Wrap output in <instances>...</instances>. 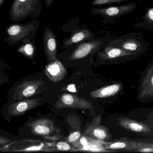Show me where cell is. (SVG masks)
I'll return each instance as SVG.
<instances>
[{
    "label": "cell",
    "instance_id": "obj_1",
    "mask_svg": "<svg viewBox=\"0 0 153 153\" xmlns=\"http://www.w3.org/2000/svg\"><path fill=\"white\" fill-rule=\"evenodd\" d=\"M114 38L108 32L105 31L104 36L95 37L71 46L66 49V53L68 54L65 59L73 62L91 58L93 55L97 54L100 49L108 45Z\"/></svg>",
    "mask_w": 153,
    "mask_h": 153
},
{
    "label": "cell",
    "instance_id": "obj_2",
    "mask_svg": "<svg viewBox=\"0 0 153 153\" xmlns=\"http://www.w3.org/2000/svg\"><path fill=\"white\" fill-rule=\"evenodd\" d=\"M46 83L40 79H19L10 88L7 102L25 99L38 95L45 89Z\"/></svg>",
    "mask_w": 153,
    "mask_h": 153
},
{
    "label": "cell",
    "instance_id": "obj_3",
    "mask_svg": "<svg viewBox=\"0 0 153 153\" xmlns=\"http://www.w3.org/2000/svg\"><path fill=\"white\" fill-rule=\"evenodd\" d=\"M40 22L32 20L25 23L9 25L5 31L7 36L3 41L10 46L34 39L40 26Z\"/></svg>",
    "mask_w": 153,
    "mask_h": 153
},
{
    "label": "cell",
    "instance_id": "obj_4",
    "mask_svg": "<svg viewBox=\"0 0 153 153\" xmlns=\"http://www.w3.org/2000/svg\"><path fill=\"white\" fill-rule=\"evenodd\" d=\"M116 123L125 134L123 137L132 139L153 138V129L130 116L117 117Z\"/></svg>",
    "mask_w": 153,
    "mask_h": 153
},
{
    "label": "cell",
    "instance_id": "obj_5",
    "mask_svg": "<svg viewBox=\"0 0 153 153\" xmlns=\"http://www.w3.org/2000/svg\"><path fill=\"white\" fill-rule=\"evenodd\" d=\"M56 152L52 143H48L37 139L22 138L0 146V152L18 153L30 152Z\"/></svg>",
    "mask_w": 153,
    "mask_h": 153
},
{
    "label": "cell",
    "instance_id": "obj_6",
    "mask_svg": "<svg viewBox=\"0 0 153 153\" xmlns=\"http://www.w3.org/2000/svg\"><path fill=\"white\" fill-rule=\"evenodd\" d=\"M21 129H27L30 134L48 140H56L60 137V131L53 120L46 118L28 120Z\"/></svg>",
    "mask_w": 153,
    "mask_h": 153
},
{
    "label": "cell",
    "instance_id": "obj_7",
    "mask_svg": "<svg viewBox=\"0 0 153 153\" xmlns=\"http://www.w3.org/2000/svg\"><path fill=\"white\" fill-rule=\"evenodd\" d=\"M42 10L41 0H13L10 10V18L13 22H20L27 17H39Z\"/></svg>",
    "mask_w": 153,
    "mask_h": 153
},
{
    "label": "cell",
    "instance_id": "obj_8",
    "mask_svg": "<svg viewBox=\"0 0 153 153\" xmlns=\"http://www.w3.org/2000/svg\"><path fill=\"white\" fill-rule=\"evenodd\" d=\"M109 45L142 55L149 50L150 46L141 32H130L114 38Z\"/></svg>",
    "mask_w": 153,
    "mask_h": 153
},
{
    "label": "cell",
    "instance_id": "obj_9",
    "mask_svg": "<svg viewBox=\"0 0 153 153\" xmlns=\"http://www.w3.org/2000/svg\"><path fill=\"white\" fill-rule=\"evenodd\" d=\"M41 98H29L11 102H7L1 110L5 121L10 122L13 118L24 116L27 112L40 106Z\"/></svg>",
    "mask_w": 153,
    "mask_h": 153
},
{
    "label": "cell",
    "instance_id": "obj_10",
    "mask_svg": "<svg viewBox=\"0 0 153 153\" xmlns=\"http://www.w3.org/2000/svg\"><path fill=\"white\" fill-rule=\"evenodd\" d=\"M136 7V4L134 2L121 5L95 6L91 9L90 14L103 17L101 23L107 24L112 23L116 19L132 12Z\"/></svg>",
    "mask_w": 153,
    "mask_h": 153
},
{
    "label": "cell",
    "instance_id": "obj_11",
    "mask_svg": "<svg viewBox=\"0 0 153 153\" xmlns=\"http://www.w3.org/2000/svg\"><path fill=\"white\" fill-rule=\"evenodd\" d=\"M139 74L137 100L141 103H152L153 102V59L148 62Z\"/></svg>",
    "mask_w": 153,
    "mask_h": 153
},
{
    "label": "cell",
    "instance_id": "obj_12",
    "mask_svg": "<svg viewBox=\"0 0 153 153\" xmlns=\"http://www.w3.org/2000/svg\"><path fill=\"white\" fill-rule=\"evenodd\" d=\"M96 54L97 59L99 61L113 62L116 63H126L136 60L142 56L137 53L111 46L109 44L100 49Z\"/></svg>",
    "mask_w": 153,
    "mask_h": 153
},
{
    "label": "cell",
    "instance_id": "obj_13",
    "mask_svg": "<svg viewBox=\"0 0 153 153\" xmlns=\"http://www.w3.org/2000/svg\"><path fill=\"white\" fill-rule=\"evenodd\" d=\"M55 107L58 109L72 108L92 110L94 108L91 101L69 93L61 95L55 104Z\"/></svg>",
    "mask_w": 153,
    "mask_h": 153
},
{
    "label": "cell",
    "instance_id": "obj_14",
    "mask_svg": "<svg viewBox=\"0 0 153 153\" xmlns=\"http://www.w3.org/2000/svg\"><path fill=\"white\" fill-rule=\"evenodd\" d=\"M102 119L98 115L93 119L91 124L85 129L84 134L88 138L104 142H108L111 138V134L108 128L101 124Z\"/></svg>",
    "mask_w": 153,
    "mask_h": 153
},
{
    "label": "cell",
    "instance_id": "obj_15",
    "mask_svg": "<svg viewBox=\"0 0 153 153\" xmlns=\"http://www.w3.org/2000/svg\"><path fill=\"white\" fill-rule=\"evenodd\" d=\"M99 34V33H94L85 25L77 27L71 33L69 37L65 38L63 40L61 48H68L71 46L95 37Z\"/></svg>",
    "mask_w": 153,
    "mask_h": 153
},
{
    "label": "cell",
    "instance_id": "obj_16",
    "mask_svg": "<svg viewBox=\"0 0 153 153\" xmlns=\"http://www.w3.org/2000/svg\"><path fill=\"white\" fill-rule=\"evenodd\" d=\"M43 46L45 56L49 63L57 59L58 40L56 35L49 27H46L44 31Z\"/></svg>",
    "mask_w": 153,
    "mask_h": 153
},
{
    "label": "cell",
    "instance_id": "obj_17",
    "mask_svg": "<svg viewBox=\"0 0 153 153\" xmlns=\"http://www.w3.org/2000/svg\"><path fill=\"white\" fill-rule=\"evenodd\" d=\"M45 73L48 79L54 83L61 81L67 74L66 68L58 58L46 66Z\"/></svg>",
    "mask_w": 153,
    "mask_h": 153
},
{
    "label": "cell",
    "instance_id": "obj_18",
    "mask_svg": "<svg viewBox=\"0 0 153 153\" xmlns=\"http://www.w3.org/2000/svg\"><path fill=\"white\" fill-rule=\"evenodd\" d=\"M124 89V84L121 82L116 83L102 87L91 92L90 97L94 99H102L114 97L121 93Z\"/></svg>",
    "mask_w": 153,
    "mask_h": 153
},
{
    "label": "cell",
    "instance_id": "obj_19",
    "mask_svg": "<svg viewBox=\"0 0 153 153\" xmlns=\"http://www.w3.org/2000/svg\"><path fill=\"white\" fill-rule=\"evenodd\" d=\"M128 116L153 129V108L134 109L130 111Z\"/></svg>",
    "mask_w": 153,
    "mask_h": 153
},
{
    "label": "cell",
    "instance_id": "obj_20",
    "mask_svg": "<svg viewBox=\"0 0 153 153\" xmlns=\"http://www.w3.org/2000/svg\"><path fill=\"white\" fill-rule=\"evenodd\" d=\"M36 47L34 39L28 42H23L18 48V52L22 55L30 59L34 58Z\"/></svg>",
    "mask_w": 153,
    "mask_h": 153
},
{
    "label": "cell",
    "instance_id": "obj_21",
    "mask_svg": "<svg viewBox=\"0 0 153 153\" xmlns=\"http://www.w3.org/2000/svg\"><path fill=\"white\" fill-rule=\"evenodd\" d=\"M143 19V21L135 24L134 27L153 31V7H149L147 9Z\"/></svg>",
    "mask_w": 153,
    "mask_h": 153
},
{
    "label": "cell",
    "instance_id": "obj_22",
    "mask_svg": "<svg viewBox=\"0 0 153 153\" xmlns=\"http://www.w3.org/2000/svg\"><path fill=\"white\" fill-rule=\"evenodd\" d=\"M9 66L2 60H0V86L10 82V76L7 72Z\"/></svg>",
    "mask_w": 153,
    "mask_h": 153
},
{
    "label": "cell",
    "instance_id": "obj_23",
    "mask_svg": "<svg viewBox=\"0 0 153 153\" xmlns=\"http://www.w3.org/2000/svg\"><path fill=\"white\" fill-rule=\"evenodd\" d=\"M17 139L16 136L0 129V146L10 143Z\"/></svg>",
    "mask_w": 153,
    "mask_h": 153
},
{
    "label": "cell",
    "instance_id": "obj_24",
    "mask_svg": "<svg viewBox=\"0 0 153 153\" xmlns=\"http://www.w3.org/2000/svg\"><path fill=\"white\" fill-rule=\"evenodd\" d=\"M53 146L56 152V151H63V152H68V151H73L75 150L74 148L72 147L68 143L65 141H60L57 143L54 142L52 143Z\"/></svg>",
    "mask_w": 153,
    "mask_h": 153
},
{
    "label": "cell",
    "instance_id": "obj_25",
    "mask_svg": "<svg viewBox=\"0 0 153 153\" xmlns=\"http://www.w3.org/2000/svg\"><path fill=\"white\" fill-rule=\"evenodd\" d=\"M128 1L130 0H93L91 3V4L93 7L102 6Z\"/></svg>",
    "mask_w": 153,
    "mask_h": 153
},
{
    "label": "cell",
    "instance_id": "obj_26",
    "mask_svg": "<svg viewBox=\"0 0 153 153\" xmlns=\"http://www.w3.org/2000/svg\"><path fill=\"white\" fill-rule=\"evenodd\" d=\"M82 136V131H78L74 132H70L69 136L65 138L68 143H74Z\"/></svg>",
    "mask_w": 153,
    "mask_h": 153
},
{
    "label": "cell",
    "instance_id": "obj_27",
    "mask_svg": "<svg viewBox=\"0 0 153 153\" xmlns=\"http://www.w3.org/2000/svg\"><path fill=\"white\" fill-rule=\"evenodd\" d=\"M56 0H45V4L47 7H49Z\"/></svg>",
    "mask_w": 153,
    "mask_h": 153
},
{
    "label": "cell",
    "instance_id": "obj_28",
    "mask_svg": "<svg viewBox=\"0 0 153 153\" xmlns=\"http://www.w3.org/2000/svg\"><path fill=\"white\" fill-rule=\"evenodd\" d=\"M5 1V0H0V6H1L4 3Z\"/></svg>",
    "mask_w": 153,
    "mask_h": 153
},
{
    "label": "cell",
    "instance_id": "obj_29",
    "mask_svg": "<svg viewBox=\"0 0 153 153\" xmlns=\"http://www.w3.org/2000/svg\"><path fill=\"white\" fill-rule=\"evenodd\" d=\"M143 1V0H138V1L141 2V1Z\"/></svg>",
    "mask_w": 153,
    "mask_h": 153
},
{
    "label": "cell",
    "instance_id": "obj_30",
    "mask_svg": "<svg viewBox=\"0 0 153 153\" xmlns=\"http://www.w3.org/2000/svg\"><path fill=\"white\" fill-rule=\"evenodd\" d=\"M1 19H0V24H1Z\"/></svg>",
    "mask_w": 153,
    "mask_h": 153
}]
</instances>
